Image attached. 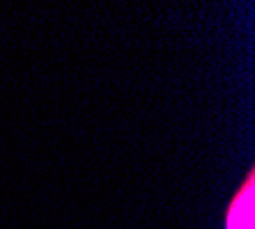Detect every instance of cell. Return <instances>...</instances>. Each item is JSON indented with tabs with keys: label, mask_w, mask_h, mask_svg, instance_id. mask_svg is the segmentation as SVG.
Listing matches in <instances>:
<instances>
[{
	"label": "cell",
	"mask_w": 255,
	"mask_h": 229,
	"mask_svg": "<svg viewBox=\"0 0 255 229\" xmlns=\"http://www.w3.org/2000/svg\"><path fill=\"white\" fill-rule=\"evenodd\" d=\"M255 223V190H253V174H249L244 188L235 195L226 213V229H253Z\"/></svg>",
	"instance_id": "cell-1"
}]
</instances>
